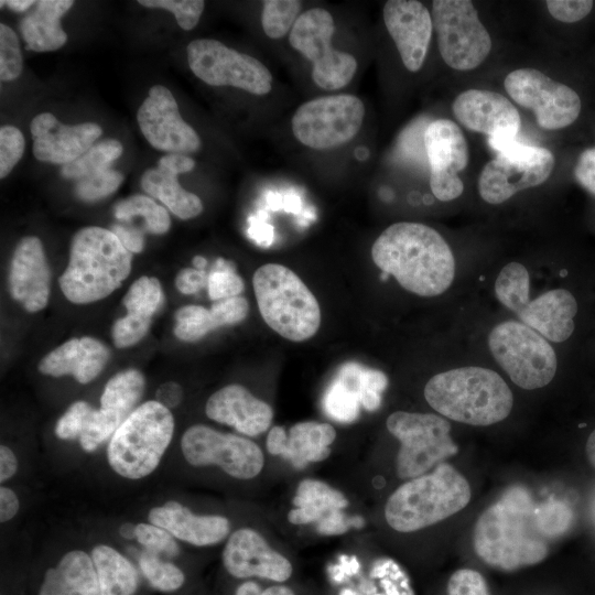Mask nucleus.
Wrapping results in <instances>:
<instances>
[{"instance_id": "nucleus-30", "label": "nucleus", "mask_w": 595, "mask_h": 595, "mask_svg": "<svg viewBox=\"0 0 595 595\" xmlns=\"http://www.w3.org/2000/svg\"><path fill=\"white\" fill-rule=\"evenodd\" d=\"M162 302L163 292L156 278L141 277L136 280L122 300L127 314L118 318L111 328L115 346L125 348L140 342Z\"/></svg>"}, {"instance_id": "nucleus-37", "label": "nucleus", "mask_w": 595, "mask_h": 595, "mask_svg": "<svg viewBox=\"0 0 595 595\" xmlns=\"http://www.w3.org/2000/svg\"><path fill=\"white\" fill-rule=\"evenodd\" d=\"M122 151V144L118 140L105 139L91 145L74 162L63 165L61 174L66 178L80 180L105 171L121 155Z\"/></svg>"}, {"instance_id": "nucleus-63", "label": "nucleus", "mask_w": 595, "mask_h": 595, "mask_svg": "<svg viewBox=\"0 0 595 595\" xmlns=\"http://www.w3.org/2000/svg\"><path fill=\"white\" fill-rule=\"evenodd\" d=\"M136 524L125 523L119 528V533L125 539H134Z\"/></svg>"}, {"instance_id": "nucleus-23", "label": "nucleus", "mask_w": 595, "mask_h": 595, "mask_svg": "<svg viewBox=\"0 0 595 595\" xmlns=\"http://www.w3.org/2000/svg\"><path fill=\"white\" fill-rule=\"evenodd\" d=\"M33 154L39 161L68 164L83 155L102 134L94 122L63 125L50 112L35 116L30 125Z\"/></svg>"}, {"instance_id": "nucleus-52", "label": "nucleus", "mask_w": 595, "mask_h": 595, "mask_svg": "<svg viewBox=\"0 0 595 595\" xmlns=\"http://www.w3.org/2000/svg\"><path fill=\"white\" fill-rule=\"evenodd\" d=\"M210 309L217 315L221 326L235 325L246 318L249 304L245 298L235 296L216 301Z\"/></svg>"}, {"instance_id": "nucleus-61", "label": "nucleus", "mask_w": 595, "mask_h": 595, "mask_svg": "<svg viewBox=\"0 0 595 595\" xmlns=\"http://www.w3.org/2000/svg\"><path fill=\"white\" fill-rule=\"evenodd\" d=\"M260 595H295V594L288 586L273 585L262 591Z\"/></svg>"}, {"instance_id": "nucleus-6", "label": "nucleus", "mask_w": 595, "mask_h": 595, "mask_svg": "<svg viewBox=\"0 0 595 595\" xmlns=\"http://www.w3.org/2000/svg\"><path fill=\"white\" fill-rule=\"evenodd\" d=\"M252 285L260 314L274 332L292 342L315 335L321 325L320 304L291 269L267 263L255 272Z\"/></svg>"}, {"instance_id": "nucleus-22", "label": "nucleus", "mask_w": 595, "mask_h": 595, "mask_svg": "<svg viewBox=\"0 0 595 595\" xmlns=\"http://www.w3.org/2000/svg\"><path fill=\"white\" fill-rule=\"evenodd\" d=\"M382 17L404 67L412 73L420 71L433 32L428 8L416 0H389Z\"/></svg>"}, {"instance_id": "nucleus-34", "label": "nucleus", "mask_w": 595, "mask_h": 595, "mask_svg": "<svg viewBox=\"0 0 595 595\" xmlns=\"http://www.w3.org/2000/svg\"><path fill=\"white\" fill-rule=\"evenodd\" d=\"M93 559L100 595H133L138 587L134 565L119 551L108 544L93 548Z\"/></svg>"}, {"instance_id": "nucleus-2", "label": "nucleus", "mask_w": 595, "mask_h": 595, "mask_svg": "<svg viewBox=\"0 0 595 595\" xmlns=\"http://www.w3.org/2000/svg\"><path fill=\"white\" fill-rule=\"evenodd\" d=\"M371 258L404 290L420 296L444 293L455 277L448 244L434 228L420 223L400 221L387 227L375 240Z\"/></svg>"}, {"instance_id": "nucleus-17", "label": "nucleus", "mask_w": 595, "mask_h": 595, "mask_svg": "<svg viewBox=\"0 0 595 595\" xmlns=\"http://www.w3.org/2000/svg\"><path fill=\"white\" fill-rule=\"evenodd\" d=\"M504 87L513 101L533 111L538 125L545 130L565 128L581 112L582 104L575 90L536 68L510 72Z\"/></svg>"}, {"instance_id": "nucleus-39", "label": "nucleus", "mask_w": 595, "mask_h": 595, "mask_svg": "<svg viewBox=\"0 0 595 595\" xmlns=\"http://www.w3.org/2000/svg\"><path fill=\"white\" fill-rule=\"evenodd\" d=\"M174 317V334L184 342H196L221 326L215 312L201 305L182 306Z\"/></svg>"}, {"instance_id": "nucleus-60", "label": "nucleus", "mask_w": 595, "mask_h": 595, "mask_svg": "<svg viewBox=\"0 0 595 595\" xmlns=\"http://www.w3.org/2000/svg\"><path fill=\"white\" fill-rule=\"evenodd\" d=\"M1 6L6 4L10 9H12L15 12H23L31 8L35 2L32 0H9V1H1Z\"/></svg>"}, {"instance_id": "nucleus-19", "label": "nucleus", "mask_w": 595, "mask_h": 595, "mask_svg": "<svg viewBox=\"0 0 595 595\" xmlns=\"http://www.w3.org/2000/svg\"><path fill=\"white\" fill-rule=\"evenodd\" d=\"M423 144L433 195L442 202L459 197L464 184L458 172L468 163L467 141L461 128L450 119H435L424 130Z\"/></svg>"}, {"instance_id": "nucleus-59", "label": "nucleus", "mask_w": 595, "mask_h": 595, "mask_svg": "<svg viewBox=\"0 0 595 595\" xmlns=\"http://www.w3.org/2000/svg\"><path fill=\"white\" fill-rule=\"evenodd\" d=\"M18 458L14 452L7 445L0 446V482L4 483L12 478L18 470Z\"/></svg>"}, {"instance_id": "nucleus-21", "label": "nucleus", "mask_w": 595, "mask_h": 595, "mask_svg": "<svg viewBox=\"0 0 595 595\" xmlns=\"http://www.w3.org/2000/svg\"><path fill=\"white\" fill-rule=\"evenodd\" d=\"M221 559L226 571L236 578L260 577L281 583L293 572L291 562L249 528L238 529L228 537Z\"/></svg>"}, {"instance_id": "nucleus-15", "label": "nucleus", "mask_w": 595, "mask_h": 595, "mask_svg": "<svg viewBox=\"0 0 595 595\" xmlns=\"http://www.w3.org/2000/svg\"><path fill=\"white\" fill-rule=\"evenodd\" d=\"M553 167L550 150L516 141L485 164L478 178L479 195L488 204H501L544 183Z\"/></svg>"}, {"instance_id": "nucleus-62", "label": "nucleus", "mask_w": 595, "mask_h": 595, "mask_svg": "<svg viewBox=\"0 0 595 595\" xmlns=\"http://www.w3.org/2000/svg\"><path fill=\"white\" fill-rule=\"evenodd\" d=\"M586 455L589 463L595 467V430L589 434L587 439Z\"/></svg>"}, {"instance_id": "nucleus-38", "label": "nucleus", "mask_w": 595, "mask_h": 595, "mask_svg": "<svg viewBox=\"0 0 595 595\" xmlns=\"http://www.w3.org/2000/svg\"><path fill=\"white\" fill-rule=\"evenodd\" d=\"M115 216L120 220L141 217L148 231L156 235L166 232L171 226L167 210L145 195H133L115 206Z\"/></svg>"}, {"instance_id": "nucleus-11", "label": "nucleus", "mask_w": 595, "mask_h": 595, "mask_svg": "<svg viewBox=\"0 0 595 595\" xmlns=\"http://www.w3.org/2000/svg\"><path fill=\"white\" fill-rule=\"evenodd\" d=\"M335 23L331 12L312 8L299 15L289 33L290 45L312 64V79L324 90L347 86L357 71L354 55L333 47Z\"/></svg>"}, {"instance_id": "nucleus-1", "label": "nucleus", "mask_w": 595, "mask_h": 595, "mask_svg": "<svg viewBox=\"0 0 595 595\" xmlns=\"http://www.w3.org/2000/svg\"><path fill=\"white\" fill-rule=\"evenodd\" d=\"M571 512L561 502L538 504L522 486H511L478 517L473 548L490 569L516 572L544 561L550 543L569 527Z\"/></svg>"}, {"instance_id": "nucleus-26", "label": "nucleus", "mask_w": 595, "mask_h": 595, "mask_svg": "<svg viewBox=\"0 0 595 595\" xmlns=\"http://www.w3.org/2000/svg\"><path fill=\"white\" fill-rule=\"evenodd\" d=\"M195 161L184 154L170 153L159 160L155 169L145 171L141 178L142 188L161 201L175 216L191 219L203 212L201 198L184 190L177 175L192 171Z\"/></svg>"}, {"instance_id": "nucleus-47", "label": "nucleus", "mask_w": 595, "mask_h": 595, "mask_svg": "<svg viewBox=\"0 0 595 595\" xmlns=\"http://www.w3.org/2000/svg\"><path fill=\"white\" fill-rule=\"evenodd\" d=\"M445 595H493L485 576L477 570L461 567L446 580Z\"/></svg>"}, {"instance_id": "nucleus-7", "label": "nucleus", "mask_w": 595, "mask_h": 595, "mask_svg": "<svg viewBox=\"0 0 595 595\" xmlns=\"http://www.w3.org/2000/svg\"><path fill=\"white\" fill-rule=\"evenodd\" d=\"M174 433L170 409L149 400L139 404L109 440L107 461L119 476L137 480L159 466Z\"/></svg>"}, {"instance_id": "nucleus-50", "label": "nucleus", "mask_w": 595, "mask_h": 595, "mask_svg": "<svg viewBox=\"0 0 595 595\" xmlns=\"http://www.w3.org/2000/svg\"><path fill=\"white\" fill-rule=\"evenodd\" d=\"M387 387V377L379 370L363 368L358 372V392L360 404L368 411H375L381 403V392Z\"/></svg>"}, {"instance_id": "nucleus-54", "label": "nucleus", "mask_w": 595, "mask_h": 595, "mask_svg": "<svg viewBox=\"0 0 595 595\" xmlns=\"http://www.w3.org/2000/svg\"><path fill=\"white\" fill-rule=\"evenodd\" d=\"M207 278L205 270L185 268L177 273L175 285L181 293L193 294L207 285Z\"/></svg>"}, {"instance_id": "nucleus-31", "label": "nucleus", "mask_w": 595, "mask_h": 595, "mask_svg": "<svg viewBox=\"0 0 595 595\" xmlns=\"http://www.w3.org/2000/svg\"><path fill=\"white\" fill-rule=\"evenodd\" d=\"M39 595H100L91 556L82 550L66 552L45 572Z\"/></svg>"}, {"instance_id": "nucleus-53", "label": "nucleus", "mask_w": 595, "mask_h": 595, "mask_svg": "<svg viewBox=\"0 0 595 595\" xmlns=\"http://www.w3.org/2000/svg\"><path fill=\"white\" fill-rule=\"evenodd\" d=\"M577 182L595 195V148L582 152L574 169Z\"/></svg>"}, {"instance_id": "nucleus-51", "label": "nucleus", "mask_w": 595, "mask_h": 595, "mask_svg": "<svg viewBox=\"0 0 595 595\" xmlns=\"http://www.w3.org/2000/svg\"><path fill=\"white\" fill-rule=\"evenodd\" d=\"M545 4L554 19L566 23L584 19L593 8L589 0H548Z\"/></svg>"}, {"instance_id": "nucleus-49", "label": "nucleus", "mask_w": 595, "mask_h": 595, "mask_svg": "<svg viewBox=\"0 0 595 595\" xmlns=\"http://www.w3.org/2000/svg\"><path fill=\"white\" fill-rule=\"evenodd\" d=\"M91 410L93 407L86 401L73 402L57 420L55 435L63 441L79 439Z\"/></svg>"}, {"instance_id": "nucleus-25", "label": "nucleus", "mask_w": 595, "mask_h": 595, "mask_svg": "<svg viewBox=\"0 0 595 595\" xmlns=\"http://www.w3.org/2000/svg\"><path fill=\"white\" fill-rule=\"evenodd\" d=\"M205 413L218 423L232 426L239 433L256 436L267 431L272 422V408L240 385H228L207 400Z\"/></svg>"}, {"instance_id": "nucleus-56", "label": "nucleus", "mask_w": 595, "mask_h": 595, "mask_svg": "<svg viewBox=\"0 0 595 595\" xmlns=\"http://www.w3.org/2000/svg\"><path fill=\"white\" fill-rule=\"evenodd\" d=\"M111 231L131 253L142 251L144 238L141 231L121 225H115Z\"/></svg>"}, {"instance_id": "nucleus-44", "label": "nucleus", "mask_w": 595, "mask_h": 595, "mask_svg": "<svg viewBox=\"0 0 595 595\" xmlns=\"http://www.w3.org/2000/svg\"><path fill=\"white\" fill-rule=\"evenodd\" d=\"M134 539L145 551L158 555L173 558L178 555L180 548L175 538L165 529L151 522L136 524Z\"/></svg>"}, {"instance_id": "nucleus-33", "label": "nucleus", "mask_w": 595, "mask_h": 595, "mask_svg": "<svg viewBox=\"0 0 595 595\" xmlns=\"http://www.w3.org/2000/svg\"><path fill=\"white\" fill-rule=\"evenodd\" d=\"M292 502L295 508L288 513V520L293 524L318 522L331 512L348 506V500L339 490L316 479L302 480Z\"/></svg>"}, {"instance_id": "nucleus-42", "label": "nucleus", "mask_w": 595, "mask_h": 595, "mask_svg": "<svg viewBox=\"0 0 595 595\" xmlns=\"http://www.w3.org/2000/svg\"><path fill=\"white\" fill-rule=\"evenodd\" d=\"M244 288V281L236 273L232 262L218 258L207 278L209 298L216 302L239 296Z\"/></svg>"}, {"instance_id": "nucleus-12", "label": "nucleus", "mask_w": 595, "mask_h": 595, "mask_svg": "<svg viewBox=\"0 0 595 595\" xmlns=\"http://www.w3.org/2000/svg\"><path fill=\"white\" fill-rule=\"evenodd\" d=\"M433 29L440 54L456 71L478 67L489 55L491 37L469 0H434Z\"/></svg>"}, {"instance_id": "nucleus-18", "label": "nucleus", "mask_w": 595, "mask_h": 595, "mask_svg": "<svg viewBox=\"0 0 595 595\" xmlns=\"http://www.w3.org/2000/svg\"><path fill=\"white\" fill-rule=\"evenodd\" d=\"M452 109L465 128L488 136V143L497 153L517 141L520 115L512 102L499 93L465 90L454 99Z\"/></svg>"}, {"instance_id": "nucleus-46", "label": "nucleus", "mask_w": 595, "mask_h": 595, "mask_svg": "<svg viewBox=\"0 0 595 595\" xmlns=\"http://www.w3.org/2000/svg\"><path fill=\"white\" fill-rule=\"evenodd\" d=\"M147 8H161L174 13L183 30H192L198 23L205 2L203 0H139Z\"/></svg>"}, {"instance_id": "nucleus-3", "label": "nucleus", "mask_w": 595, "mask_h": 595, "mask_svg": "<svg viewBox=\"0 0 595 595\" xmlns=\"http://www.w3.org/2000/svg\"><path fill=\"white\" fill-rule=\"evenodd\" d=\"M428 403L443 416L477 426L505 420L513 404L499 374L483 367H461L433 376L424 387Z\"/></svg>"}, {"instance_id": "nucleus-32", "label": "nucleus", "mask_w": 595, "mask_h": 595, "mask_svg": "<svg viewBox=\"0 0 595 595\" xmlns=\"http://www.w3.org/2000/svg\"><path fill=\"white\" fill-rule=\"evenodd\" d=\"M74 4L72 0H41L24 15L20 31L28 50L51 52L62 47L67 34L62 29L61 18Z\"/></svg>"}, {"instance_id": "nucleus-8", "label": "nucleus", "mask_w": 595, "mask_h": 595, "mask_svg": "<svg viewBox=\"0 0 595 595\" xmlns=\"http://www.w3.org/2000/svg\"><path fill=\"white\" fill-rule=\"evenodd\" d=\"M530 278L527 268L512 261L506 264L495 281L498 301L517 314L521 323L541 334L545 339L561 343L574 331L577 303L565 289L547 291L534 300L529 299Z\"/></svg>"}, {"instance_id": "nucleus-64", "label": "nucleus", "mask_w": 595, "mask_h": 595, "mask_svg": "<svg viewBox=\"0 0 595 595\" xmlns=\"http://www.w3.org/2000/svg\"><path fill=\"white\" fill-rule=\"evenodd\" d=\"M193 264L195 269L204 270L207 264V260L202 256H195L193 258Z\"/></svg>"}, {"instance_id": "nucleus-29", "label": "nucleus", "mask_w": 595, "mask_h": 595, "mask_svg": "<svg viewBox=\"0 0 595 595\" xmlns=\"http://www.w3.org/2000/svg\"><path fill=\"white\" fill-rule=\"evenodd\" d=\"M108 348L89 336L71 338L50 351L39 363V371L52 377L72 375L79 383H88L104 369Z\"/></svg>"}, {"instance_id": "nucleus-5", "label": "nucleus", "mask_w": 595, "mask_h": 595, "mask_svg": "<svg viewBox=\"0 0 595 595\" xmlns=\"http://www.w3.org/2000/svg\"><path fill=\"white\" fill-rule=\"evenodd\" d=\"M469 500L466 478L452 465L441 463L398 487L387 500L385 517L393 530L413 532L445 520Z\"/></svg>"}, {"instance_id": "nucleus-41", "label": "nucleus", "mask_w": 595, "mask_h": 595, "mask_svg": "<svg viewBox=\"0 0 595 595\" xmlns=\"http://www.w3.org/2000/svg\"><path fill=\"white\" fill-rule=\"evenodd\" d=\"M302 2L299 0L262 1L261 25L264 34L273 40L291 32L301 14Z\"/></svg>"}, {"instance_id": "nucleus-57", "label": "nucleus", "mask_w": 595, "mask_h": 595, "mask_svg": "<svg viewBox=\"0 0 595 595\" xmlns=\"http://www.w3.org/2000/svg\"><path fill=\"white\" fill-rule=\"evenodd\" d=\"M20 509V500L14 490L7 486L0 487V521L8 522L15 517Z\"/></svg>"}, {"instance_id": "nucleus-28", "label": "nucleus", "mask_w": 595, "mask_h": 595, "mask_svg": "<svg viewBox=\"0 0 595 595\" xmlns=\"http://www.w3.org/2000/svg\"><path fill=\"white\" fill-rule=\"evenodd\" d=\"M336 437L335 429L328 423L300 422L286 431L273 426L267 437V450L272 455H281L296 468L311 462H321L331 454L329 445Z\"/></svg>"}, {"instance_id": "nucleus-48", "label": "nucleus", "mask_w": 595, "mask_h": 595, "mask_svg": "<svg viewBox=\"0 0 595 595\" xmlns=\"http://www.w3.org/2000/svg\"><path fill=\"white\" fill-rule=\"evenodd\" d=\"M25 141L22 132L13 126L0 129V177H6L23 155Z\"/></svg>"}, {"instance_id": "nucleus-9", "label": "nucleus", "mask_w": 595, "mask_h": 595, "mask_svg": "<svg viewBox=\"0 0 595 595\" xmlns=\"http://www.w3.org/2000/svg\"><path fill=\"white\" fill-rule=\"evenodd\" d=\"M488 346L515 385L526 390L545 387L556 372V355L541 334L517 321L496 325Z\"/></svg>"}, {"instance_id": "nucleus-16", "label": "nucleus", "mask_w": 595, "mask_h": 595, "mask_svg": "<svg viewBox=\"0 0 595 595\" xmlns=\"http://www.w3.org/2000/svg\"><path fill=\"white\" fill-rule=\"evenodd\" d=\"M181 451L192 466L215 465L237 479L256 477L264 465L263 453L255 442L204 424L192 425L183 433Z\"/></svg>"}, {"instance_id": "nucleus-45", "label": "nucleus", "mask_w": 595, "mask_h": 595, "mask_svg": "<svg viewBox=\"0 0 595 595\" xmlns=\"http://www.w3.org/2000/svg\"><path fill=\"white\" fill-rule=\"evenodd\" d=\"M22 72V54L15 32L0 24V79L11 82L19 77Z\"/></svg>"}, {"instance_id": "nucleus-35", "label": "nucleus", "mask_w": 595, "mask_h": 595, "mask_svg": "<svg viewBox=\"0 0 595 595\" xmlns=\"http://www.w3.org/2000/svg\"><path fill=\"white\" fill-rule=\"evenodd\" d=\"M145 381L137 369H127L112 376L102 390L99 410L117 426L138 407Z\"/></svg>"}, {"instance_id": "nucleus-43", "label": "nucleus", "mask_w": 595, "mask_h": 595, "mask_svg": "<svg viewBox=\"0 0 595 595\" xmlns=\"http://www.w3.org/2000/svg\"><path fill=\"white\" fill-rule=\"evenodd\" d=\"M123 175L115 170H105L78 180L76 196L85 202H96L112 194L122 183Z\"/></svg>"}, {"instance_id": "nucleus-40", "label": "nucleus", "mask_w": 595, "mask_h": 595, "mask_svg": "<svg viewBox=\"0 0 595 595\" xmlns=\"http://www.w3.org/2000/svg\"><path fill=\"white\" fill-rule=\"evenodd\" d=\"M139 567L152 587L171 593L181 588L185 582L183 571L175 564L164 561L160 555L144 551L139 556Z\"/></svg>"}, {"instance_id": "nucleus-24", "label": "nucleus", "mask_w": 595, "mask_h": 595, "mask_svg": "<svg viewBox=\"0 0 595 595\" xmlns=\"http://www.w3.org/2000/svg\"><path fill=\"white\" fill-rule=\"evenodd\" d=\"M50 281V268L41 240L35 236L22 238L11 259V296L28 312H39L48 302Z\"/></svg>"}, {"instance_id": "nucleus-55", "label": "nucleus", "mask_w": 595, "mask_h": 595, "mask_svg": "<svg viewBox=\"0 0 595 595\" xmlns=\"http://www.w3.org/2000/svg\"><path fill=\"white\" fill-rule=\"evenodd\" d=\"M351 526V518H347L342 510L331 512L317 522V531L325 536H335L346 532Z\"/></svg>"}, {"instance_id": "nucleus-14", "label": "nucleus", "mask_w": 595, "mask_h": 595, "mask_svg": "<svg viewBox=\"0 0 595 595\" xmlns=\"http://www.w3.org/2000/svg\"><path fill=\"white\" fill-rule=\"evenodd\" d=\"M186 51L191 71L207 85L231 86L256 96H264L272 89V75L263 63L220 41L197 39Z\"/></svg>"}, {"instance_id": "nucleus-27", "label": "nucleus", "mask_w": 595, "mask_h": 595, "mask_svg": "<svg viewBox=\"0 0 595 595\" xmlns=\"http://www.w3.org/2000/svg\"><path fill=\"white\" fill-rule=\"evenodd\" d=\"M149 522L169 531L175 539L195 547L221 542L230 531L229 520L219 515H195L176 500L150 509Z\"/></svg>"}, {"instance_id": "nucleus-13", "label": "nucleus", "mask_w": 595, "mask_h": 595, "mask_svg": "<svg viewBox=\"0 0 595 595\" xmlns=\"http://www.w3.org/2000/svg\"><path fill=\"white\" fill-rule=\"evenodd\" d=\"M364 102L355 95L337 94L302 104L291 121L295 139L314 150H331L353 140L363 125Z\"/></svg>"}, {"instance_id": "nucleus-58", "label": "nucleus", "mask_w": 595, "mask_h": 595, "mask_svg": "<svg viewBox=\"0 0 595 595\" xmlns=\"http://www.w3.org/2000/svg\"><path fill=\"white\" fill-rule=\"evenodd\" d=\"M183 398V391L178 383L169 381L161 385L155 393V400L166 407L172 409L177 407Z\"/></svg>"}, {"instance_id": "nucleus-20", "label": "nucleus", "mask_w": 595, "mask_h": 595, "mask_svg": "<svg viewBox=\"0 0 595 595\" xmlns=\"http://www.w3.org/2000/svg\"><path fill=\"white\" fill-rule=\"evenodd\" d=\"M137 120L147 141L158 150L183 154L201 148L199 136L183 120L175 98L162 85L150 88Z\"/></svg>"}, {"instance_id": "nucleus-4", "label": "nucleus", "mask_w": 595, "mask_h": 595, "mask_svg": "<svg viewBox=\"0 0 595 595\" xmlns=\"http://www.w3.org/2000/svg\"><path fill=\"white\" fill-rule=\"evenodd\" d=\"M132 253L108 229L89 226L72 240L60 286L72 303L87 304L111 294L131 271Z\"/></svg>"}, {"instance_id": "nucleus-36", "label": "nucleus", "mask_w": 595, "mask_h": 595, "mask_svg": "<svg viewBox=\"0 0 595 595\" xmlns=\"http://www.w3.org/2000/svg\"><path fill=\"white\" fill-rule=\"evenodd\" d=\"M359 369L360 365L354 363L342 366L324 396V410L336 421L353 422L359 414Z\"/></svg>"}, {"instance_id": "nucleus-10", "label": "nucleus", "mask_w": 595, "mask_h": 595, "mask_svg": "<svg viewBox=\"0 0 595 595\" xmlns=\"http://www.w3.org/2000/svg\"><path fill=\"white\" fill-rule=\"evenodd\" d=\"M386 425L400 442L396 465L402 479L424 475L458 452L451 436V424L440 415L396 411L388 416Z\"/></svg>"}]
</instances>
